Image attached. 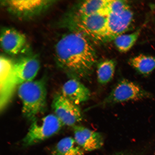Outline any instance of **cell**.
I'll list each match as a JSON object with an SVG mask.
<instances>
[{
	"label": "cell",
	"instance_id": "obj_1",
	"mask_svg": "<svg viewBox=\"0 0 155 155\" xmlns=\"http://www.w3.org/2000/svg\"><path fill=\"white\" fill-rule=\"evenodd\" d=\"M58 65L72 78L87 79L97 62L95 49L90 39L79 33L64 35L56 45Z\"/></svg>",
	"mask_w": 155,
	"mask_h": 155
},
{
	"label": "cell",
	"instance_id": "obj_2",
	"mask_svg": "<svg viewBox=\"0 0 155 155\" xmlns=\"http://www.w3.org/2000/svg\"><path fill=\"white\" fill-rule=\"evenodd\" d=\"M18 95L22 101L24 117L32 122L45 111L47 107V89L45 79L33 81L19 85Z\"/></svg>",
	"mask_w": 155,
	"mask_h": 155
},
{
	"label": "cell",
	"instance_id": "obj_3",
	"mask_svg": "<svg viewBox=\"0 0 155 155\" xmlns=\"http://www.w3.org/2000/svg\"><path fill=\"white\" fill-rule=\"evenodd\" d=\"M106 22L105 15H82L73 12L63 18L62 25L71 31L79 33L90 39L102 41Z\"/></svg>",
	"mask_w": 155,
	"mask_h": 155
},
{
	"label": "cell",
	"instance_id": "obj_4",
	"mask_svg": "<svg viewBox=\"0 0 155 155\" xmlns=\"http://www.w3.org/2000/svg\"><path fill=\"white\" fill-rule=\"evenodd\" d=\"M55 114H50L32 122L28 131L22 140L23 147L38 144L57 134L63 126Z\"/></svg>",
	"mask_w": 155,
	"mask_h": 155
},
{
	"label": "cell",
	"instance_id": "obj_5",
	"mask_svg": "<svg viewBox=\"0 0 155 155\" xmlns=\"http://www.w3.org/2000/svg\"><path fill=\"white\" fill-rule=\"evenodd\" d=\"M152 97L138 84L124 79L118 83L109 94L96 106H104L129 101H137Z\"/></svg>",
	"mask_w": 155,
	"mask_h": 155
},
{
	"label": "cell",
	"instance_id": "obj_6",
	"mask_svg": "<svg viewBox=\"0 0 155 155\" xmlns=\"http://www.w3.org/2000/svg\"><path fill=\"white\" fill-rule=\"evenodd\" d=\"M53 1H1L2 5L9 12L18 18L28 19L41 14L55 2Z\"/></svg>",
	"mask_w": 155,
	"mask_h": 155
},
{
	"label": "cell",
	"instance_id": "obj_7",
	"mask_svg": "<svg viewBox=\"0 0 155 155\" xmlns=\"http://www.w3.org/2000/svg\"><path fill=\"white\" fill-rule=\"evenodd\" d=\"M134 19V13L130 8L107 15L105 29L102 42L114 41L118 36L124 34L130 28Z\"/></svg>",
	"mask_w": 155,
	"mask_h": 155
},
{
	"label": "cell",
	"instance_id": "obj_8",
	"mask_svg": "<svg viewBox=\"0 0 155 155\" xmlns=\"http://www.w3.org/2000/svg\"><path fill=\"white\" fill-rule=\"evenodd\" d=\"M52 106L54 114L63 125L73 127L82 119V112L78 105L61 94L54 96Z\"/></svg>",
	"mask_w": 155,
	"mask_h": 155
},
{
	"label": "cell",
	"instance_id": "obj_9",
	"mask_svg": "<svg viewBox=\"0 0 155 155\" xmlns=\"http://www.w3.org/2000/svg\"><path fill=\"white\" fill-rule=\"evenodd\" d=\"M40 64L37 58L29 56L14 63L13 80L15 86L34 80L39 70Z\"/></svg>",
	"mask_w": 155,
	"mask_h": 155
},
{
	"label": "cell",
	"instance_id": "obj_10",
	"mask_svg": "<svg viewBox=\"0 0 155 155\" xmlns=\"http://www.w3.org/2000/svg\"><path fill=\"white\" fill-rule=\"evenodd\" d=\"M1 109L4 110L10 101L15 90L13 80L14 63L8 58L1 57Z\"/></svg>",
	"mask_w": 155,
	"mask_h": 155
},
{
	"label": "cell",
	"instance_id": "obj_11",
	"mask_svg": "<svg viewBox=\"0 0 155 155\" xmlns=\"http://www.w3.org/2000/svg\"><path fill=\"white\" fill-rule=\"evenodd\" d=\"M73 129L75 141L85 151L97 150L103 145L104 137L100 133L81 126L75 125Z\"/></svg>",
	"mask_w": 155,
	"mask_h": 155
},
{
	"label": "cell",
	"instance_id": "obj_12",
	"mask_svg": "<svg viewBox=\"0 0 155 155\" xmlns=\"http://www.w3.org/2000/svg\"><path fill=\"white\" fill-rule=\"evenodd\" d=\"M1 47L4 51L11 55H17L26 45V36L15 29L5 28L2 29L1 35Z\"/></svg>",
	"mask_w": 155,
	"mask_h": 155
},
{
	"label": "cell",
	"instance_id": "obj_13",
	"mask_svg": "<svg viewBox=\"0 0 155 155\" xmlns=\"http://www.w3.org/2000/svg\"><path fill=\"white\" fill-rule=\"evenodd\" d=\"M61 94L77 105L87 101L91 96L90 90L78 79L75 78L69 79L64 83Z\"/></svg>",
	"mask_w": 155,
	"mask_h": 155
},
{
	"label": "cell",
	"instance_id": "obj_14",
	"mask_svg": "<svg viewBox=\"0 0 155 155\" xmlns=\"http://www.w3.org/2000/svg\"><path fill=\"white\" fill-rule=\"evenodd\" d=\"M109 0H88L79 4L74 12L82 15L98 14L106 15V10Z\"/></svg>",
	"mask_w": 155,
	"mask_h": 155
},
{
	"label": "cell",
	"instance_id": "obj_15",
	"mask_svg": "<svg viewBox=\"0 0 155 155\" xmlns=\"http://www.w3.org/2000/svg\"><path fill=\"white\" fill-rule=\"evenodd\" d=\"M84 152L74 138L67 137L59 141L52 150L51 154L52 155H83Z\"/></svg>",
	"mask_w": 155,
	"mask_h": 155
},
{
	"label": "cell",
	"instance_id": "obj_16",
	"mask_svg": "<svg viewBox=\"0 0 155 155\" xmlns=\"http://www.w3.org/2000/svg\"><path fill=\"white\" fill-rule=\"evenodd\" d=\"M129 63L137 72L147 76L155 69V57L140 54L131 58Z\"/></svg>",
	"mask_w": 155,
	"mask_h": 155
},
{
	"label": "cell",
	"instance_id": "obj_17",
	"mask_svg": "<svg viewBox=\"0 0 155 155\" xmlns=\"http://www.w3.org/2000/svg\"><path fill=\"white\" fill-rule=\"evenodd\" d=\"M96 73L98 82L104 85L113 78L116 67L115 60L107 59L99 63L97 66Z\"/></svg>",
	"mask_w": 155,
	"mask_h": 155
},
{
	"label": "cell",
	"instance_id": "obj_18",
	"mask_svg": "<svg viewBox=\"0 0 155 155\" xmlns=\"http://www.w3.org/2000/svg\"><path fill=\"white\" fill-rule=\"evenodd\" d=\"M141 30V28H139L131 33L124 34L117 37L113 41L116 48L121 53L129 51L138 40Z\"/></svg>",
	"mask_w": 155,
	"mask_h": 155
},
{
	"label": "cell",
	"instance_id": "obj_19",
	"mask_svg": "<svg viewBox=\"0 0 155 155\" xmlns=\"http://www.w3.org/2000/svg\"><path fill=\"white\" fill-rule=\"evenodd\" d=\"M130 8L127 1L109 0L106 10V15L123 11Z\"/></svg>",
	"mask_w": 155,
	"mask_h": 155
},
{
	"label": "cell",
	"instance_id": "obj_20",
	"mask_svg": "<svg viewBox=\"0 0 155 155\" xmlns=\"http://www.w3.org/2000/svg\"><path fill=\"white\" fill-rule=\"evenodd\" d=\"M112 155H136L131 153L127 152H119L116 153Z\"/></svg>",
	"mask_w": 155,
	"mask_h": 155
}]
</instances>
